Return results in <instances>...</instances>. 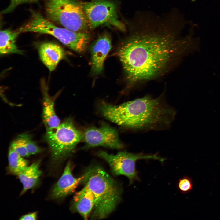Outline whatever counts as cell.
<instances>
[{
  "mask_svg": "<svg viewBox=\"0 0 220 220\" xmlns=\"http://www.w3.org/2000/svg\"><path fill=\"white\" fill-rule=\"evenodd\" d=\"M172 13L135 15L133 32L117 53L129 88L161 76L174 66L183 42Z\"/></svg>",
  "mask_w": 220,
  "mask_h": 220,
  "instance_id": "obj_1",
  "label": "cell"
},
{
  "mask_svg": "<svg viewBox=\"0 0 220 220\" xmlns=\"http://www.w3.org/2000/svg\"><path fill=\"white\" fill-rule=\"evenodd\" d=\"M99 108L107 119L134 131L166 129L176 114L161 95L153 98L147 95L119 105L102 102Z\"/></svg>",
  "mask_w": 220,
  "mask_h": 220,
  "instance_id": "obj_2",
  "label": "cell"
},
{
  "mask_svg": "<svg viewBox=\"0 0 220 220\" xmlns=\"http://www.w3.org/2000/svg\"><path fill=\"white\" fill-rule=\"evenodd\" d=\"M83 174L82 182L92 192L96 200L91 218L94 219L106 218L121 200V186L100 166L90 167Z\"/></svg>",
  "mask_w": 220,
  "mask_h": 220,
  "instance_id": "obj_3",
  "label": "cell"
},
{
  "mask_svg": "<svg viewBox=\"0 0 220 220\" xmlns=\"http://www.w3.org/2000/svg\"><path fill=\"white\" fill-rule=\"evenodd\" d=\"M31 12V17L29 21L18 29L20 33L33 32L50 35L76 52L82 53L85 50L90 39V34L58 27L39 13L33 10Z\"/></svg>",
  "mask_w": 220,
  "mask_h": 220,
  "instance_id": "obj_4",
  "label": "cell"
},
{
  "mask_svg": "<svg viewBox=\"0 0 220 220\" xmlns=\"http://www.w3.org/2000/svg\"><path fill=\"white\" fill-rule=\"evenodd\" d=\"M46 13L51 21L72 31L87 33L90 29L81 2L75 0H45Z\"/></svg>",
  "mask_w": 220,
  "mask_h": 220,
  "instance_id": "obj_5",
  "label": "cell"
},
{
  "mask_svg": "<svg viewBox=\"0 0 220 220\" xmlns=\"http://www.w3.org/2000/svg\"><path fill=\"white\" fill-rule=\"evenodd\" d=\"M82 137L83 134L75 127L71 118L66 119L56 128L46 130L45 139L54 165H58L71 154Z\"/></svg>",
  "mask_w": 220,
  "mask_h": 220,
  "instance_id": "obj_6",
  "label": "cell"
},
{
  "mask_svg": "<svg viewBox=\"0 0 220 220\" xmlns=\"http://www.w3.org/2000/svg\"><path fill=\"white\" fill-rule=\"evenodd\" d=\"M98 156L108 163L114 174L126 176L128 179L130 184L135 181L140 180L136 168L137 160L153 159L162 162L165 160L164 158L156 154H145L142 152L134 153L126 151L120 152L114 155L100 151L98 152Z\"/></svg>",
  "mask_w": 220,
  "mask_h": 220,
  "instance_id": "obj_7",
  "label": "cell"
},
{
  "mask_svg": "<svg viewBox=\"0 0 220 220\" xmlns=\"http://www.w3.org/2000/svg\"><path fill=\"white\" fill-rule=\"evenodd\" d=\"M90 29L101 25L112 26L124 31V24L118 19L114 3L109 0H94L81 2Z\"/></svg>",
  "mask_w": 220,
  "mask_h": 220,
  "instance_id": "obj_8",
  "label": "cell"
},
{
  "mask_svg": "<svg viewBox=\"0 0 220 220\" xmlns=\"http://www.w3.org/2000/svg\"><path fill=\"white\" fill-rule=\"evenodd\" d=\"M82 139L85 143V148L102 146L118 149L124 147L117 130L107 124L87 128L83 134Z\"/></svg>",
  "mask_w": 220,
  "mask_h": 220,
  "instance_id": "obj_9",
  "label": "cell"
},
{
  "mask_svg": "<svg viewBox=\"0 0 220 220\" xmlns=\"http://www.w3.org/2000/svg\"><path fill=\"white\" fill-rule=\"evenodd\" d=\"M112 47L110 36L106 33L101 35L92 44L90 51L91 71L93 75H97L102 72L104 62Z\"/></svg>",
  "mask_w": 220,
  "mask_h": 220,
  "instance_id": "obj_10",
  "label": "cell"
},
{
  "mask_svg": "<svg viewBox=\"0 0 220 220\" xmlns=\"http://www.w3.org/2000/svg\"><path fill=\"white\" fill-rule=\"evenodd\" d=\"M84 176L75 177L72 172L71 164L68 162L63 172L53 186L51 193L54 199L64 197L73 193L79 185L82 182Z\"/></svg>",
  "mask_w": 220,
  "mask_h": 220,
  "instance_id": "obj_11",
  "label": "cell"
},
{
  "mask_svg": "<svg viewBox=\"0 0 220 220\" xmlns=\"http://www.w3.org/2000/svg\"><path fill=\"white\" fill-rule=\"evenodd\" d=\"M38 52L41 60L50 72L55 69L66 54L60 46L50 42L41 44L38 47Z\"/></svg>",
  "mask_w": 220,
  "mask_h": 220,
  "instance_id": "obj_12",
  "label": "cell"
},
{
  "mask_svg": "<svg viewBox=\"0 0 220 220\" xmlns=\"http://www.w3.org/2000/svg\"><path fill=\"white\" fill-rule=\"evenodd\" d=\"M41 88L43 95L42 118L46 130H52L60 124V119L55 113L54 98L48 93V87L45 80L41 81Z\"/></svg>",
  "mask_w": 220,
  "mask_h": 220,
  "instance_id": "obj_13",
  "label": "cell"
},
{
  "mask_svg": "<svg viewBox=\"0 0 220 220\" xmlns=\"http://www.w3.org/2000/svg\"><path fill=\"white\" fill-rule=\"evenodd\" d=\"M96 202L92 192L85 186L76 193L73 198L72 207L85 220H87Z\"/></svg>",
  "mask_w": 220,
  "mask_h": 220,
  "instance_id": "obj_14",
  "label": "cell"
},
{
  "mask_svg": "<svg viewBox=\"0 0 220 220\" xmlns=\"http://www.w3.org/2000/svg\"><path fill=\"white\" fill-rule=\"evenodd\" d=\"M40 162L39 160L34 162L17 175L23 187L20 195L34 187L38 182L42 174L39 168Z\"/></svg>",
  "mask_w": 220,
  "mask_h": 220,
  "instance_id": "obj_15",
  "label": "cell"
},
{
  "mask_svg": "<svg viewBox=\"0 0 220 220\" xmlns=\"http://www.w3.org/2000/svg\"><path fill=\"white\" fill-rule=\"evenodd\" d=\"M20 33L18 30L13 31L9 29L0 31L1 55L13 53L23 54V51L18 48L16 43V39Z\"/></svg>",
  "mask_w": 220,
  "mask_h": 220,
  "instance_id": "obj_16",
  "label": "cell"
},
{
  "mask_svg": "<svg viewBox=\"0 0 220 220\" xmlns=\"http://www.w3.org/2000/svg\"><path fill=\"white\" fill-rule=\"evenodd\" d=\"M8 160L10 171L17 175L28 166V161L10 147L9 151Z\"/></svg>",
  "mask_w": 220,
  "mask_h": 220,
  "instance_id": "obj_17",
  "label": "cell"
},
{
  "mask_svg": "<svg viewBox=\"0 0 220 220\" xmlns=\"http://www.w3.org/2000/svg\"><path fill=\"white\" fill-rule=\"evenodd\" d=\"M10 147L23 157L30 155L26 148L24 139L22 134L12 141Z\"/></svg>",
  "mask_w": 220,
  "mask_h": 220,
  "instance_id": "obj_18",
  "label": "cell"
},
{
  "mask_svg": "<svg viewBox=\"0 0 220 220\" xmlns=\"http://www.w3.org/2000/svg\"><path fill=\"white\" fill-rule=\"evenodd\" d=\"M193 186L191 179L187 176L180 178L177 184V187L178 190L183 193H186L190 192L192 189Z\"/></svg>",
  "mask_w": 220,
  "mask_h": 220,
  "instance_id": "obj_19",
  "label": "cell"
},
{
  "mask_svg": "<svg viewBox=\"0 0 220 220\" xmlns=\"http://www.w3.org/2000/svg\"><path fill=\"white\" fill-rule=\"evenodd\" d=\"M24 139L28 152L30 155L40 153L43 151V149L38 146L31 139L29 135L22 134Z\"/></svg>",
  "mask_w": 220,
  "mask_h": 220,
  "instance_id": "obj_20",
  "label": "cell"
},
{
  "mask_svg": "<svg viewBox=\"0 0 220 220\" xmlns=\"http://www.w3.org/2000/svg\"><path fill=\"white\" fill-rule=\"evenodd\" d=\"M38 0H10L8 6L3 10L2 13L6 14L13 10L16 7L21 4L27 3L37 2Z\"/></svg>",
  "mask_w": 220,
  "mask_h": 220,
  "instance_id": "obj_21",
  "label": "cell"
},
{
  "mask_svg": "<svg viewBox=\"0 0 220 220\" xmlns=\"http://www.w3.org/2000/svg\"><path fill=\"white\" fill-rule=\"evenodd\" d=\"M37 213L34 212L22 216L20 220H36L37 219Z\"/></svg>",
  "mask_w": 220,
  "mask_h": 220,
  "instance_id": "obj_22",
  "label": "cell"
}]
</instances>
